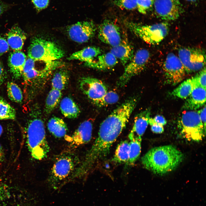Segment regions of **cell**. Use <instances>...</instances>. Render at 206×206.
I'll list each match as a JSON object with an SVG mask.
<instances>
[{
    "label": "cell",
    "mask_w": 206,
    "mask_h": 206,
    "mask_svg": "<svg viewBox=\"0 0 206 206\" xmlns=\"http://www.w3.org/2000/svg\"><path fill=\"white\" fill-rule=\"evenodd\" d=\"M31 108L24 127L27 143L32 157L41 160L47 157L49 147L39 108L37 105Z\"/></svg>",
    "instance_id": "6da1fadb"
},
{
    "label": "cell",
    "mask_w": 206,
    "mask_h": 206,
    "mask_svg": "<svg viewBox=\"0 0 206 206\" xmlns=\"http://www.w3.org/2000/svg\"><path fill=\"white\" fill-rule=\"evenodd\" d=\"M183 158V153L175 147L167 145L151 148L142 157L141 161L146 169L163 175L175 169Z\"/></svg>",
    "instance_id": "7a4b0ae2"
},
{
    "label": "cell",
    "mask_w": 206,
    "mask_h": 206,
    "mask_svg": "<svg viewBox=\"0 0 206 206\" xmlns=\"http://www.w3.org/2000/svg\"><path fill=\"white\" fill-rule=\"evenodd\" d=\"M78 159L69 152L62 153L57 157L52 168L49 178V184L57 188L69 176L72 175L77 167Z\"/></svg>",
    "instance_id": "3957f363"
},
{
    "label": "cell",
    "mask_w": 206,
    "mask_h": 206,
    "mask_svg": "<svg viewBox=\"0 0 206 206\" xmlns=\"http://www.w3.org/2000/svg\"><path fill=\"white\" fill-rule=\"evenodd\" d=\"M64 54L63 50L54 42L39 37L32 40L28 50V57L35 61H56Z\"/></svg>",
    "instance_id": "277c9868"
},
{
    "label": "cell",
    "mask_w": 206,
    "mask_h": 206,
    "mask_svg": "<svg viewBox=\"0 0 206 206\" xmlns=\"http://www.w3.org/2000/svg\"><path fill=\"white\" fill-rule=\"evenodd\" d=\"M129 29L146 43L156 45L167 36L169 31V25L162 22L151 25H141L130 22L126 23Z\"/></svg>",
    "instance_id": "5b68a950"
},
{
    "label": "cell",
    "mask_w": 206,
    "mask_h": 206,
    "mask_svg": "<svg viewBox=\"0 0 206 206\" xmlns=\"http://www.w3.org/2000/svg\"><path fill=\"white\" fill-rule=\"evenodd\" d=\"M178 126L181 135L189 141H200L205 135L206 130L197 112L195 111L183 112Z\"/></svg>",
    "instance_id": "8992f818"
},
{
    "label": "cell",
    "mask_w": 206,
    "mask_h": 206,
    "mask_svg": "<svg viewBox=\"0 0 206 206\" xmlns=\"http://www.w3.org/2000/svg\"><path fill=\"white\" fill-rule=\"evenodd\" d=\"M150 56V53L146 49L137 51L131 60L125 66L124 72L117 82V86H124L132 77L141 73L145 68Z\"/></svg>",
    "instance_id": "52a82bcc"
},
{
    "label": "cell",
    "mask_w": 206,
    "mask_h": 206,
    "mask_svg": "<svg viewBox=\"0 0 206 206\" xmlns=\"http://www.w3.org/2000/svg\"><path fill=\"white\" fill-rule=\"evenodd\" d=\"M179 58L186 73L200 70L205 67L206 54L204 49L198 47H184L178 52Z\"/></svg>",
    "instance_id": "ba28073f"
},
{
    "label": "cell",
    "mask_w": 206,
    "mask_h": 206,
    "mask_svg": "<svg viewBox=\"0 0 206 206\" xmlns=\"http://www.w3.org/2000/svg\"><path fill=\"white\" fill-rule=\"evenodd\" d=\"M163 68L167 82L173 85L181 81L186 73L179 57L172 53H169L167 56Z\"/></svg>",
    "instance_id": "9c48e42d"
},
{
    "label": "cell",
    "mask_w": 206,
    "mask_h": 206,
    "mask_svg": "<svg viewBox=\"0 0 206 206\" xmlns=\"http://www.w3.org/2000/svg\"><path fill=\"white\" fill-rule=\"evenodd\" d=\"M79 86L81 91L95 104L108 92L106 86L101 80L90 77L81 78Z\"/></svg>",
    "instance_id": "30bf717a"
},
{
    "label": "cell",
    "mask_w": 206,
    "mask_h": 206,
    "mask_svg": "<svg viewBox=\"0 0 206 206\" xmlns=\"http://www.w3.org/2000/svg\"><path fill=\"white\" fill-rule=\"evenodd\" d=\"M153 6L157 16L165 20L177 19L183 11L179 0H155Z\"/></svg>",
    "instance_id": "8fae6325"
},
{
    "label": "cell",
    "mask_w": 206,
    "mask_h": 206,
    "mask_svg": "<svg viewBox=\"0 0 206 206\" xmlns=\"http://www.w3.org/2000/svg\"><path fill=\"white\" fill-rule=\"evenodd\" d=\"M96 28L92 21L78 22L68 27L67 33L70 38L76 42L88 41L95 35Z\"/></svg>",
    "instance_id": "7c38bea8"
},
{
    "label": "cell",
    "mask_w": 206,
    "mask_h": 206,
    "mask_svg": "<svg viewBox=\"0 0 206 206\" xmlns=\"http://www.w3.org/2000/svg\"><path fill=\"white\" fill-rule=\"evenodd\" d=\"M98 33L99 39L112 47L118 45L122 41L120 27L110 20L105 19L99 25Z\"/></svg>",
    "instance_id": "4fadbf2b"
},
{
    "label": "cell",
    "mask_w": 206,
    "mask_h": 206,
    "mask_svg": "<svg viewBox=\"0 0 206 206\" xmlns=\"http://www.w3.org/2000/svg\"><path fill=\"white\" fill-rule=\"evenodd\" d=\"M193 88L187 98L183 108L188 110H196L203 106L206 102V89L201 86L194 76L192 78Z\"/></svg>",
    "instance_id": "5bb4252c"
},
{
    "label": "cell",
    "mask_w": 206,
    "mask_h": 206,
    "mask_svg": "<svg viewBox=\"0 0 206 206\" xmlns=\"http://www.w3.org/2000/svg\"><path fill=\"white\" fill-rule=\"evenodd\" d=\"M92 123L90 120L82 122L71 136H68L71 146H77L89 142L92 138Z\"/></svg>",
    "instance_id": "9a60e30c"
},
{
    "label": "cell",
    "mask_w": 206,
    "mask_h": 206,
    "mask_svg": "<svg viewBox=\"0 0 206 206\" xmlns=\"http://www.w3.org/2000/svg\"><path fill=\"white\" fill-rule=\"evenodd\" d=\"M150 114V108H148L135 116L132 128L128 137L130 140L142 139L149 124Z\"/></svg>",
    "instance_id": "2e32d148"
},
{
    "label": "cell",
    "mask_w": 206,
    "mask_h": 206,
    "mask_svg": "<svg viewBox=\"0 0 206 206\" xmlns=\"http://www.w3.org/2000/svg\"><path fill=\"white\" fill-rule=\"evenodd\" d=\"M26 59V55L20 50L15 51L10 54L8 64L10 71L15 79H18L22 76Z\"/></svg>",
    "instance_id": "e0dca14e"
},
{
    "label": "cell",
    "mask_w": 206,
    "mask_h": 206,
    "mask_svg": "<svg viewBox=\"0 0 206 206\" xmlns=\"http://www.w3.org/2000/svg\"><path fill=\"white\" fill-rule=\"evenodd\" d=\"M118 63L117 59L110 52L100 54L92 61L85 63L88 67L101 70L112 68Z\"/></svg>",
    "instance_id": "ac0fdd59"
},
{
    "label": "cell",
    "mask_w": 206,
    "mask_h": 206,
    "mask_svg": "<svg viewBox=\"0 0 206 206\" xmlns=\"http://www.w3.org/2000/svg\"><path fill=\"white\" fill-rule=\"evenodd\" d=\"M110 52L119 59L124 66L131 60L134 54L133 47L126 41H122L118 45L112 47Z\"/></svg>",
    "instance_id": "d6986e66"
},
{
    "label": "cell",
    "mask_w": 206,
    "mask_h": 206,
    "mask_svg": "<svg viewBox=\"0 0 206 206\" xmlns=\"http://www.w3.org/2000/svg\"><path fill=\"white\" fill-rule=\"evenodd\" d=\"M7 41L9 46L15 51L21 50L22 48L26 35L24 32L17 26L12 27L7 35Z\"/></svg>",
    "instance_id": "ffe728a7"
},
{
    "label": "cell",
    "mask_w": 206,
    "mask_h": 206,
    "mask_svg": "<svg viewBox=\"0 0 206 206\" xmlns=\"http://www.w3.org/2000/svg\"><path fill=\"white\" fill-rule=\"evenodd\" d=\"M102 50L98 47L89 46L73 53L68 58L69 60H78L87 63L92 61L101 54Z\"/></svg>",
    "instance_id": "44dd1931"
},
{
    "label": "cell",
    "mask_w": 206,
    "mask_h": 206,
    "mask_svg": "<svg viewBox=\"0 0 206 206\" xmlns=\"http://www.w3.org/2000/svg\"><path fill=\"white\" fill-rule=\"evenodd\" d=\"M60 109L62 114L69 118H76L80 113L78 106L71 98L68 97H65L61 100Z\"/></svg>",
    "instance_id": "7402d4cb"
},
{
    "label": "cell",
    "mask_w": 206,
    "mask_h": 206,
    "mask_svg": "<svg viewBox=\"0 0 206 206\" xmlns=\"http://www.w3.org/2000/svg\"><path fill=\"white\" fill-rule=\"evenodd\" d=\"M47 127L49 132L54 136L61 138L66 135L68 128L67 125L62 118L54 117L48 121Z\"/></svg>",
    "instance_id": "603a6c76"
},
{
    "label": "cell",
    "mask_w": 206,
    "mask_h": 206,
    "mask_svg": "<svg viewBox=\"0 0 206 206\" xmlns=\"http://www.w3.org/2000/svg\"><path fill=\"white\" fill-rule=\"evenodd\" d=\"M62 96L61 91L52 88L46 98L44 110L47 114L51 113L57 106Z\"/></svg>",
    "instance_id": "cb8c5ba5"
},
{
    "label": "cell",
    "mask_w": 206,
    "mask_h": 206,
    "mask_svg": "<svg viewBox=\"0 0 206 206\" xmlns=\"http://www.w3.org/2000/svg\"><path fill=\"white\" fill-rule=\"evenodd\" d=\"M69 79V73L65 70H60L56 72L51 81L52 88L62 91L68 85Z\"/></svg>",
    "instance_id": "d4e9b609"
},
{
    "label": "cell",
    "mask_w": 206,
    "mask_h": 206,
    "mask_svg": "<svg viewBox=\"0 0 206 206\" xmlns=\"http://www.w3.org/2000/svg\"><path fill=\"white\" fill-rule=\"evenodd\" d=\"M129 142L125 140L117 146L112 160L115 163H127L129 159Z\"/></svg>",
    "instance_id": "484cf974"
},
{
    "label": "cell",
    "mask_w": 206,
    "mask_h": 206,
    "mask_svg": "<svg viewBox=\"0 0 206 206\" xmlns=\"http://www.w3.org/2000/svg\"><path fill=\"white\" fill-rule=\"evenodd\" d=\"M193 88L192 78L184 81L172 92L171 94L181 99H186L191 94Z\"/></svg>",
    "instance_id": "4316f807"
},
{
    "label": "cell",
    "mask_w": 206,
    "mask_h": 206,
    "mask_svg": "<svg viewBox=\"0 0 206 206\" xmlns=\"http://www.w3.org/2000/svg\"><path fill=\"white\" fill-rule=\"evenodd\" d=\"M7 87L9 99L16 103H21L23 97L22 91L19 87L15 83L10 82L7 83Z\"/></svg>",
    "instance_id": "83f0119b"
},
{
    "label": "cell",
    "mask_w": 206,
    "mask_h": 206,
    "mask_svg": "<svg viewBox=\"0 0 206 206\" xmlns=\"http://www.w3.org/2000/svg\"><path fill=\"white\" fill-rule=\"evenodd\" d=\"M16 114L14 109L5 99L0 97V120H14Z\"/></svg>",
    "instance_id": "f1b7e54d"
},
{
    "label": "cell",
    "mask_w": 206,
    "mask_h": 206,
    "mask_svg": "<svg viewBox=\"0 0 206 206\" xmlns=\"http://www.w3.org/2000/svg\"><path fill=\"white\" fill-rule=\"evenodd\" d=\"M130 141L129 142V159L127 163L132 165L139 158L140 154L142 139Z\"/></svg>",
    "instance_id": "f546056e"
},
{
    "label": "cell",
    "mask_w": 206,
    "mask_h": 206,
    "mask_svg": "<svg viewBox=\"0 0 206 206\" xmlns=\"http://www.w3.org/2000/svg\"><path fill=\"white\" fill-rule=\"evenodd\" d=\"M119 99V96L116 93L113 91H108L95 105L99 107L105 106L116 103Z\"/></svg>",
    "instance_id": "4dcf8cb0"
},
{
    "label": "cell",
    "mask_w": 206,
    "mask_h": 206,
    "mask_svg": "<svg viewBox=\"0 0 206 206\" xmlns=\"http://www.w3.org/2000/svg\"><path fill=\"white\" fill-rule=\"evenodd\" d=\"M113 3L122 9L132 10L137 8V0H112Z\"/></svg>",
    "instance_id": "1f68e13d"
},
{
    "label": "cell",
    "mask_w": 206,
    "mask_h": 206,
    "mask_svg": "<svg viewBox=\"0 0 206 206\" xmlns=\"http://www.w3.org/2000/svg\"><path fill=\"white\" fill-rule=\"evenodd\" d=\"M155 0H137V8L142 14H146L153 6Z\"/></svg>",
    "instance_id": "d6a6232c"
},
{
    "label": "cell",
    "mask_w": 206,
    "mask_h": 206,
    "mask_svg": "<svg viewBox=\"0 0 206 206\" xmlns=\"http://www.w3.org/2000/svg\"><path fill=\"white\" fill-rule=\"evenodd\" d=\"M195 77L198 83L203 87L206 89V68L202 69Z\"/></svg>",
    "instance_id": "836d02e7"
},
{
    "label": "cell",
    "mask_w": 206,
    "mask_h": 206,
    "mask_svg": "<svg viewBox=\"0 0 206 206\" xmlns=\"http://www.w3.org/2000/svg\"><path fill=\"white\" fill-rule=\"evenodd\" d=\"M36 9L40 11L46 8L48 6L49 0H31Z\"/></svg>",
    "instance_id": "e575fe53"
},
{
    "label": "cell",
    "mask_w": 206,
    "mask_h": 206,
    "mask_svg": "<svg viewBox=\"0 0 206 206\" xmlns=\"http://www.w3.org/2000/svg\"><path fill=\"white\" fill-rule=\"evenodd\" d=\"M9 46L7 40L4 37L0 35V57L8 51Z\"/></svg>",
    "instance_id": "d590c367"
},
{
    "label": "cell",
    "mask_w": 206,
    "mask_h": 206,
    "mask_svg": "<svg viewBox=\"0 0 206 206\" xmlns=\"http://www.w3.org/2000/svg\"><path fill=\"white\" fill-rule=\"evenodd\" d=\"M200 120L203 123L204 129L206 130V106L197 112Z\"/></svg>",
    "instance_id": "8d00e7d4"
},
{
    "label": "cell",
    "mask_w": 206,
    "mask_h": 206,
    "mask_svg": "<svg viewBox=\"0 0 206 206\" xmlns=\"http://www.w3.org/2000/svg\"><path fill=\"white\" fill-rule=\"evenodd\" d=\"M151 130L154 133H161L164 131L163 126L156 123L151 126Z\"/></svg>",
    "instance_id": "74e56055"
},
{
    "label": "cell",
    "mask_w": 206,
    "mask_h": 206,
    "mask_svg": "<svg viewBox=\"0 0 206 206\" xmlns=\"http://www.w3.org/2000/svg\"><path fill=\"white\" fill-rule=\"evenodd\" d=\"M7 73L2 63L0 62V85L4 82L7 78Z\"/></svg>",
    "instance_id": "f35d334b"
},
{
    "label": "cell",
    "mask_w": 206,
    "mask_h": 206,
    "mask_svg": "<svg viewBox=\"0 0 206 206\" xmlns=\"http://www.w3.org/2000/svg\"><path fill=\"white\" fill-rule=\"evenodd\" d=\"M154 122L157 124L163 126L165 125L167 123V121L165 118L163 116L157 115L153 118Z\"/></svg>",
    "instance_id": "ab89813d"
},
{
    "label": "cell",
    "mask_w": 206,
    "mask_h": 206,
    "mask_svg": "<svg viewBox=\"0 0 206 206\" xmlns=\"http://www.w3.org/2000/svg\"><path fill=\"white\" fill-rule=\"evenodd\" d=\"M1 179L0 178V204L5 196V190Z\"/></svg>",
    "instance_id": "60d3db41"
},
{
    "label": "cell",
    "mask_w": 206,
    "mask_h": 206,
    "mask_svg": "<svg viewBox=\"0 0 206 206\" xmlns=\"http://www.w3.org/2000/svg\"><path fill=\"white\" fill-rule=\"evenodd\" d=\"M7 5L0 0V15L7 9Z\"/></svg>",
    "instance_id": "b9f144b4"
},
{
    "label": "cell",
    "mask_w": 206,
    "mask_h": 206,
    "mask_svg": "<svg viewBox=\"0 0 206 206\" xmlns=\"http://www.w3.org/2000/svg\"><path fill=\"white\" fill-rule=\"evenodd\" d=\"M4 158V153L2 147L0 144V162L2 161Z\"/></svg>",
    "instance_id": "7bdbcfd3"
},
{
    "label": "cell",
    "mask_w": 206,
    "mask_h": 206,
    "mask_svg": "<svg viewBox=\"0 0 206 206\" xmlns=\"http://www.w3.org/2000/svg\"><path fill=\"white\" fill-rule=\"evenodd\" d=\"M191 2H195L199 1L201 0H185Z\"/></svg>",
    "instance_id": "ee69618b"
},
{
    "label": "cell",
    "mask_w": 206,
    "mask_h": 206,
    "mask_svg": "<svg viewBox=\"0 0 206 206\" xmlns=\"http://www.w3.org/2000/svg\"><path fill=\"white\" fill-rule=\"evenodd\" d=\"M3 131V128L1 125L0 124V136L1 135Z\"/></svg>",
    "instance_id": "f6af8a7d"
}]
</instances>
